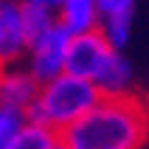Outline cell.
Segmentation results:
<instances>
[{"label":"cell","instance_id":"obj_1","mask_svg":"<svg viewBox=\"0 0 149 149\" xmlns=\"http://www.w3.org/2000/svg\"><path fill=\"white\" fill-rule=\"evenodd\" d=\"M59 138L68 149H141L149 138V104L138 96H104Z\"/></svg>","mask_w":149,"mask_h":149},{"label":"cell","instance_id":"obj_2","mask_svg":"<svg viewBox=\"0 0 149 149\" xmlns=\"http://www.w3.org/2000/svg\"><path fill=\"white\" fill-rule=\"evenodd\" d=\"M101 99H104L101 90L90 79H82V76H73V73H62L54 82L40 84L37 101L28 107L25 118L31 124L51 127L54 132L62 135L68 127H73L79 118L87 116Z\"/></svg>","mask_w":149,"mask_h":149},{"label":"cell","instance_id":"obj_3","mask_svg":"<svg viewBox=\"0 0 149 149\" xmlns=\"http://www.w3.org/2000/svg\"><path fill=\"white\" fill-rule=\"evenodd\" d=\"M70 40H73V34L59 23L51 25L48 31L40 34L37 40H31V45H28V73L40 84H48L56 76L68 73Z\"/></svg>","mask_w":149,"mask_h":149},{"label":"cell","instance_id":"obj_4","mask_svg":"<svg viewBox=\"0 0 149 149\" xmlns=\"http://www.w3.org/2000/svg\"><path fill=\"white\" fill-rule=\"evenodd\" d=\"M113 54H116V48L104 40L101 31L76 34L70 40V51H68V73L96 82V76L104 70V65L113 59Z\"/></svg>","mask_w":149,"mask_h":149},{"label":"cell","instance_id":"obj_5","mask_svg":"<svg viewBox=\"0 0 149 149\" xmlns=\"http://www.w3.org/2000/svg\"><path fill=\"white\" fill-rule=\"evenodd\" d=\"M37 93L40 82L28 73V68L20 70L11 65H0V107L28 113V107L37 101Z\"/></svg>","mask_w":149,"mask_h":149},{"label":"cell","instance_id":"obj_6","mask_svg":"<svg viewBox=\"0 0 149 149\" xmlns=\"http://www.w3.org/2000/svg\"><path fill=\"white\" fill-rule=\"evenodd\" d=\"M0 28H3V65H8L23 51H28V34H25L20 0H0Z\"/></svg>","mask_w":149,"mask_h":149},{"label":"cell","instance_id":"obj_7","mask_svg":"<svg viewBox=\"0 0 149 149\" xmlns=\"http://www.w3.org/2000/svg\"><path fill=\"white\" fill-rule=\"evenodd\" d=\"M56 20L73 37L76 34H87V31H99V25H101L99 0H65L56 8Z\"/></svg>","mask_w":149,"mask_h":149},{"label":"cell","instance_id":"obj_8","mask_svg":"<svg viewBox=\"0 0 149 149\" xmlns=\"http://www.w3.org/2000/svg\"><path fill=\"white\" fill-rule=\"evenodd\" d=\"M93 84L101 90V96H132L130 93V87H132V65L127 62V56L121 51H116L113 59L104 65V70L96 76Z\"/></svg>","mask_w":149,"mask_h":149},{"label":"cell","instance_id":"obj_9","mask_svg":"<svg viewBox=\"0 0 149 149\" xmlns=\"http://www.w3.org/2000/svg\"><path fill=\"white\" fill-rule=\"evenodd\" d=\"M23 6V23H25V34H28V45L31 40H37L40 34H45L51 25H56V11L48 8L45 3H37V0H20Z\"/></svg>","mask_w":149,"mask_h":149},{"label":"cell","instance_id":"obj_10","mask_svg":"<svg viewBox=\"0 0 149 149\" xmlns=\"http://www.w3.org/2000/svg\"><path fill=\"white\" fill-rule=\"evenodd\" d=\"M56 143H59V132H54L51 127L31 124V121H28L11 149H54Z\"/></svg>","mask_w":149,"mask_h":149},{"label":"cell","instance_id":"obj_11","mask_svg":"<svg viewBox=\"0 0 149 149\" xmlns=\"http://www.w3.org/2000/svg\"><path fill=\"white\" fill-rule=\"evenodd\" d=\"M25 124H28L25 113L0 107V149H11L14 146V141L20 138V132H23Z\"/></svg>","mask_w":149,"mask_h":149},{"label":"cell","instance_id":"obj_12","mask_svg":"<svg viewBox=\"0 0 149 149\" xmlns=\"http://www.w3.org/2000/svg\"><path fill=\"white\" fill-rule=\"evenodd\" d=\"M99 31L104 34V40L113 45L116 51H121L130 42V34H132V17H116V20H101Z\"/></svg>","mask_w":149,"mask_h":149},{"label":"cell","instance_id":"obj_13","mask_svg":"<svg viewBox=\"0 0 149 149\" xmlns=\"http://www.w3.org/2000/svg\"><path fill=\"white\" fill-rule=\"evenodd\" d=\"M135 0H99L101 20H116V17H132Z\"/></svg>","mask_w":149,"mask_h":149},{"label":"cell","instance_id":"obj_14","mask_svg":"<svg viewBox=\"0 0 149 149\" xmlns=\"http://www.w3.org/2000/svg\"><path fill=\"white\" fill-rule=\"evenodd\" d=\"M37 3H45V6H48V8H54V11H56V8L62 6L65 0H37Z\"/></svg>","mask_w":149,"mask_h":149},{"label":"cell","instance_id":"obj_15","mask_svg":"<svg viewBox=\"0 0 149 149\" xmlns=\"http://www.w3.org/2000/svg\"><path fill=\"white\" fill-rule=\"evenodd\" d=\"M0 65H3V28H0Z\"/></svg>","mask_w":149,"mask_h":149},{"label":"cell","instance_id":"obj_16","mask_svg":"<svg viewBox=\"0 0 149 149\" xmlns=\"http://www.w3.org/2000/svg\"><path fill=\"white\" fill-rule=\"evenodd\" d=\"M54 149H68V146H65V143H62V138H59V143H56V146H54Z\"/></svg>","mask_w":149,"mask_h":149}]
</instances>
